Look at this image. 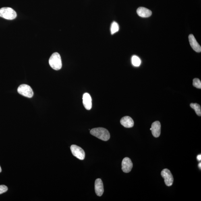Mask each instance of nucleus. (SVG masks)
Segmentation results:
<instances>
[{"instance_id": "21", "label": "nucleus", "mask_w": 201, "mask_h": 201, "mask_svg": "<svg viewBox=\"0 0 201 201\" xmlns=\"http://www.w3.org/2000/svg\"><path fill=\"white\" fill-rule=\"evenodd\" d=\"M1 171H2V169L1 167V166H0V173H1Z\"/></svg>"}, {"instance_id": "4", "label": "nucleus", "mask_w": 201, "mask_h": 201, "mask_svg": "<svg viewBox=\"0 0 201 201\" xmlns=\"http://www.w3.org/2000/svg\"><path fill=\"white\" fill-rule=\"evenodd\" d=\"M19 94L26 97L31 98L33 96L34 93L30 86L26 84L20 85L17 90Z\"/></svg>"}, {"instance_id": "6", "label": "nucleus", "mask_w": 201, "mask_h": 201, "mask_svg": "<svg viewBox=\"0 0 201 201\" xmlns=\"http://www.w3.org/2000/svg\"><path fill=\"white\" fill-rule=\"evenodd\" d=\"M161 175L164 179L165 184L167 186H171L173 185L174 181L173 175L169 169H164L161 172Z\"/></svg>"}, {"instance_id": "19", "label": "nucleus", "mask_w": 201, "mask_h": 201, "mask_svg": "<svg viewBox=\"0 0 201 201\" xmlns=\"http://www.w3.org/2000/svg\"><path fill=\"white\" fill-rule=\"evenodd\" d=\"M197 159H198V161H200L201 160V154H199L198 156H197Z\"/></svg>"}, {"instance_id": "1", "label": "nucleus", "mask_w": 201, "mask_h": 201, "mask_svg": "<svg viewBox=\"0 0 201 201\" xmlns=\"http://www.w3.org/2000/svg\"><path fill=\"white\" fill-rule=\"evenodd\" d=\"M90 133L93 136L104 141L109 140L110 137L109 131L102 127L93 129L91 130Z\"/></svg>"}, {"instance_id": "8", "label": "nucleus", "mask_w": 201, "mask_h": 201, "mask_svg": "<svg viewBox=\"0 0 201 201\" xmlns=\"http://www.w3.org/2000/svg\"><path fill=\"white\" fill-rule=\"evenodd\" d=\"M151 131L153 135L155 138H158L161 134V125L159 121H154L152 125Z\"/></svg>"}, {"instance_id": "7", "label": "nucleus", "mask_w": 201, "mask_h": 201, "mask_svg": "<svg viewBox=\"0 0 201 201\" xmlns=\"http://www.w3.org/2000/svg\"><path fill=\"white\" fill-rule=\"evenodd\" d=\"M133 163L130 158L126 157L124 158L122 162V169L125 173L130 172L133 168Z\"/></svg>"}, {"instance_id": "2", "label": "nucleus", "mask_w": 201, "mask_h": 201, "mask_svg": "<svg viewBox=\"0 0 201 201\" xmlns=\"http://www.w3.org/2000/svg\"><path fill=\"white\" fill-rule=\"evenodd\" d=\"M49 63L51 68L55 70H59L62 67V62L61 57L59 54L55 52L50 57Z\"/></svg>"}, {"instance_id": "5", "label": "nucleus", "mask_w": 201, "mask_h": 201, "mask_svg": "<svg viewBox=\"0 0 201 201\" xmlns=\"http://www.w3.org/2000/svg\"><path fill=\"white\" fill-rule=\"evenodd\" d=\"M71 150L73 155L78 159L84 160L85 158V152L80 147L73 145L71 146Z\"/></svg>"}, {"instance_id": "11", "label": "nucleus", "mask_w": 201, "mask_h": 201, "mask_svg": "<svg viewBox=\"0 0 201 201\" xmlns=\"http://www.w3.org/2000/svg\"><path fill=\"white\" fill-rule=\"evenodd\" d=\"M83 104L87 110H90L92 108V98L90 95L86 93L83 95Z\"/></svg>"}, {"instance_id": "16", "label": "nucleus", "mask_w": 201, "mask_h": 201, "mask_svg": "<svg viewBox=\"0 0 201 201\" xmlns=\"http://www.w3.org/2000/svg\"><path fill=\"white\" fill-rule=\"evenodd\" d=\"M132 64L135 66L138 67L141 64V60L140 58L136 56H133L131 58Z\"/></svg>"}, {"instance_id": "3", "label": "nucleus", "mask_w": 201, "mask_h": 201, "mask_svg": "<svg viewBox=\"0 0 201 201\" xmlns=\"http://www.w3.org/2000/svg\"><path fill=\"white\" fill-rule=\"evenodd\" d=\"M16 12L11 7H3L0 9V17L7 20H12L16 18Z\"/></svg>"}, {"instance_id": "13", "label": "nucleus", "mask_w": 201, "mask_h": 201, "mask_svg": "<svg viewBox=\"0 0 201 201\" xmlns=\"http://www.w3.org/2000/svg\"><path fill=\"white\" fill-rule=\"evenodd\" d=\"M121 125L126 128H131L134 125V123L133 120L130 117L125 116L121 119Z\"/></svg>"}, {"instance_id": "20", "label": "nucleus", "mask_w": 201, "mask_h": 201, "mask_svg": "<svg viewBox=\"0 0 201 201\" xmlns=\"http://www.w3.org/2000/svg\"><path fill=\"white\" fill-rule=\"evenodd\" d=\"M198 166H199V169H201V162H200V163L199 164V165Z\"/></svg>"}, {"instance_id": "10", "label": "nucleus", "mask_w": 201, "mask_h": 201, "mask_svg": "<svg viewBox=\"0 0 201 201\" xmlns=\"http://www.w3.org/2000/svg\"><path fill=\"white\" fill-rule=\"evenodd\" d=\"M95 189L96 194L98 196H101L104 191L103 183L101 179H96L95 184Z\"/></svg>"}, {"instance_id": "17", "label": "nucleus", "mask_w": 201, "mask_h": 201, "mask_svg": "<svg viewBox=\"0 0 201 201\" xmlns=\"http://www.w3.org/2000/svg\"><path fill=\"white\" fill-rule=\"evenodd\" d=\"M193 86L199 89L201 88V82L199 79L195 78L193 80Z\"/></svg>"}, {"instance_id": "14", "label": "nucleus", "mask_w": 201, "mask_h": 201, "mask_svg": "<svg viewBox=\"0 0 201 201\" xmlns=\"http://www.w3.org/2000/svg\"><path fill=\"white\" fill-rule=\"evenodd\" d=\"M190 106L191 108L194 110L197 115L201 116V107L199 104L197 103H191L190 104Z\"/></svg>"}, {"instance_id": "18", "label": "nucleus", "mask_w": 201, "mask_h": 201, "mask_svg": "<svg viewBox=\"0 0 201 201\" xmlns=\"http://www.w3.org/2000/svg\"><path fill=\"white\" fill-rule=\"evenodd\" d=\"M7 190H8V188H7V187L6 186V185H0V194L7 192Z\"/></svg>"}, {"instance_id": "12", "label": "nucleus", "mask_w": 201, "mask_h": 201, "mask_svg": "<svg viewBox=\"0 0 201 201\" xmlns=\"http://www.w3.org/2000/svg\"><path fill=\"white\" fill-rule=\"evenodd\" d=\"M137 13L139 16L143 18H147L152 14V11L150 9L143 7H139L137 9Z\"/></svg>"}, {"instance_id": "9", "label": "nucleus", "mask_w": 201, "mask_h": 201, "mask_svg": "<svg viewBox=\"0 0 201 201\" xmlns=\"http://www.w3.org/2000/svg\"><path fill=\"white\" fill-rule=\"evenodd\" d=\"M189 41L190 45L192 49L198 53L201 51V47L200 46L197 42L196 38L193 34H191L189 37Z\"/></svg>"}, {"instance_id": "15", "label": "nucleus", "mask_w": 201, "mask_h": 201, "mask_svg": "<svg viewBox=\"0 0 201 201\" xmlns=\"http://www.w3.org/2000/svg\"><path fill=\"white\" fill-rule=\"evenodd\" d=\"M110 30L111 34H113L118 32L119 30V27L117 22L114 21L112 23Z\"/></svg>"}]
</instances>
